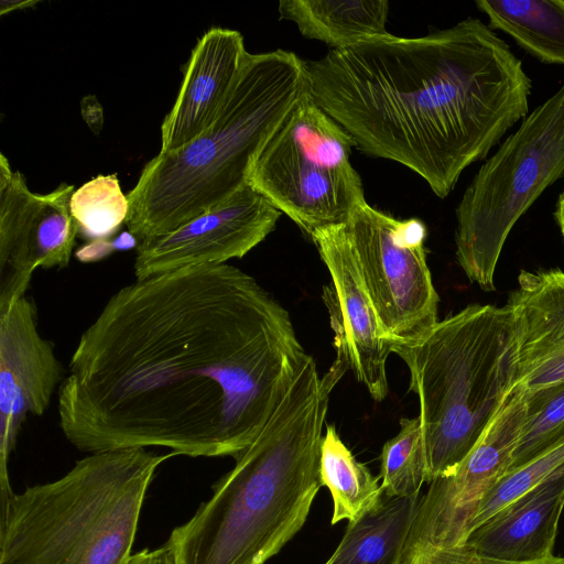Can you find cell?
Listing matches in <instances>:
<instances>
[{
	"label": "cell",
	"mask_w": 564,
	"mask_h": 564,
	"mask_svg": "<svg viewBox=\"0 0 564 564\" xmlns=\"http://www.w3.org/2000/svg\"><path fill=\"white\" fill-rule=\"evenodd\" d=\"M400 432L384 443L380 455L381 488L388 497H411L429 482L420 416L400 420Z\"/></svg>",
	"instance_id": "7402d4cb"
},
{
	"label": "cell",
	"mask_w": 564,
	"mask_h": 564,
	"mask_svg": "<svg viewBox=\"0 0 564 564\" xmlns=\"http://www.w3.org/2000/svg\"><path fill=\"white\" fill-rule=\"evenodd\" d=\"M34 4V1H2L1 2V14L9 12L18 8H24Z\"/></svg>",
	"instance_id": "4dcf8cb0"
},
{
	"label": "cell",
	"mask_w": 564,
	"mask_h": 564,
	"mask_svg": "<svg viewBox=\"0 0 564 564\" xmlns=\"http://www.w3.org/2000/svg\"><path fill=\"white\" fill-rule=\"evenodd\" d=\"M564 508V467L530 488L474 529L462 546L475 555L508 562L553 556Z\"/></svg>",
	"instance_id": "e0dca14e"
},
{
	"label": "cell",
	"mask_w": 564,
	"mask_h": 564,
	"mask_svg": "<svg viewBox=\"0 0 564 564\" xmlns=\"http://www.w3.org/2000/svg\"><path fill=\"white\" fill-rule=\"evenodd\" d=\"M420 402L429 484L471 452L517 381L518 334L506 304H471L420 339L391 343Z\"/></svg>",
	"instance_id": "8992f818"
},
{
	"label": "cell",
	"mask_w": 564,
	"mask_h": 564,
	"mask_svg": "<svg viewBox=\"0 0 564 564\" xmlns=\"http://www.w3.org/2000/svg\"><path fill=\"white\" fill-rule=\"evenodd\" d=\"M422 496L388 497L348 522L333 555L324 564H402L404 549Z\"/></svg>",
	"instance_id": "d6986e66"
},
{
	"label": "cell",
	"mask_w": 564,
	"mask_h": 564,
	"mask_svg": "<svg viewBox=\"0 0 564 564\" xmlns=\"http://www.w3.org/2000/svg\"><path fill=\"white\" fill-rule=\"evenodd\" d=\"M554 218L558 225L560 231L564 240V189L560 194L554 212Z\"/></svg>",
	"instance_id": "f546056e"
},
{
	"label": "cell",
	"mask_w": 564,
	"mask_h": 564,
	"mask_svg": "<svg viewBox=\"0 0 564 564\" xmlns=\"http://www.w3.org/2000/svg\"><path fill=\"white\" fill-rule=\"evenodd\" d=\"M491 30L510 35L530 55L545 64L564 65L563 0H477Z\"/></svg>",
	"instance_id": "ffe728a7"
},
{
	"label": "cell",
	"mask_w": 564,
	"mask_h": 564,
	"mask_svg": "<svg viewBox=\"0 0 564 564\" xmlns=\"http://www.w3.org/2000/svg\"><path fill=\"white\" fill-rule=\"evenodd\" d=\"M281 214L247 183L175 230L139 241L133 265L135 280L242 258L274 229Z\"/></svg>",
	"instance_id": "7c38bea8"
},
{
	"label": "cell",
	"mask_w": 564,
	"mask_h": 564,
	"mask_svg": "<svg viewBox=\"0 0 564 564\" xmlns=\"http://www.w3.org/2000/svg\"><path fill=\"white\" fill-rule=\"evenodd\" d=\"M333 384L307 356L256 440L170 534L178 564H265L302 529L322 487Z\"/></svg>",
	"instance_id": "3957f363"
},
{
	"label": "cell",
	"mask_w": 564,
	"mask_h": 564,
	"mask_svg": "<svg viewBox=\"0 0 564 564\" xmlns=\"http://www.w3.org/2000/svg\"><path fill=\"white\" fill-rule=\"evenodd\" d=\"M311 238L332 279L330 288L324 289L337 349L330 370L341 377L350 368L372 399L382 401L388 394L386 365L391 343L382 336L344 229L335 225L315 231Z\"/></svg>",
	"instance_id": "4fadbf2b"
},
{
	"label": "cell",
	"mask_w": 564,
	"mask_h": 564,
	"mask_svg": "<svg viewBox=\"0 0 564 564\" xmlns=\"http://www.w3.org/2000/svg\"><path fill=\"white\" fill-rule=\"evenodd\" d=\"M507 304L518 334L514 387L532 392L564 381V271H521Z\"/></svg>",
	"instance_id": "2e32d148"
},
{
	"label": "cell",
	"mask_w": 564,
	"mask_h": 564,
	"mask_svg": "<svg viewBox=\"0 0 564 564\" xmlns=\"http://www.w3.org/2000/svg\"><path fill=\"white\" fill-rule=\"evenodd\" d=\"M348 132L306 91L264 145L248 183L302 230L345 223L366 202Z\"/></svg>",
	"instance_id": "ba28073f"
},
{
	"label": "cell",
	"mask_w": 564,
	"mask_h": 564,
	"mask_svg": "<svg viewBox=\"0 0 564 564\" xmlns=\"http://www.w3.org/2000/svg\"><path fill=\"white\" fill-rule=\"evenodd\" d=\"M321 485L328 488L334 503L332 524L360 518L381 499L379 478L358 462L334 425H327L319 459Z\"/></svg>",
	"instance_id": "44dd1931"
},
{
	"label": "cell",
	"mask_w": 564,
	"mask_h": 564,
	"mask_svg": "<svg viewBox=\"0 0 564 564\" xmlns=\"http://www.w3.org/2000/svg\"><path fill=\"white\" fill-rule=\"evenodd\" d=\"M525 410V391L514 387L471 452L453 471L430 482L421 498L402 564H409L423 551L464 543L482 499L510 469Z\"/></svg>",
	"instance_id": "30bf717a"
},
{
	"label": "cell",
	"mask_w": 564,
	"mask_h": 564,
	"mask_svg": "<svg viewBox=\"0 0 564 564\" xmlns=\"http://www.w3.org/2000/svg\"><path fill=\"white\" fill-rule=\"evenodd\" d=\"M280 18L296 24L306 39L333 50L389 35L386 0H281Z\"/></svg>",
	"instance_id": "ac0fdd59"
},
{
	"label": "cell",
	"mask_w": 564,
	"mask_h": 564,
	"mask_svg": "<svg viewBox=\"0 0 564 564\" xmlns=\"http://www.w3.org/2000/svg\"><path fill=\"white\" fill-rule=\"evenodd\" d=\"M306 89L305 61L295 53H249L209 128L145 164L127 194L128 230L139 241L164 235L234 195Z\"/></svg>",
	"instance_id": "277c9868"
},
{
	"label": "cell",
	"mask_w": 564,
	"mask_h": 564,
	"mask_svg": "<svg viewBox=\"0 0 564 564\" xmlns=\"http://www.w3.org/2000/svg\"><path fill=\"white\" fill-rule=\"evenodd\" d=\"M389 343H412L437 324L438 295L417 218L398 219L365 202L340 224Z\"/></svg>",
	"instance_id": "9c48e42d"
},
{
	"label": "cell",
	"mask_w": 564,
	"mask_h": 564,
	"mask_svg": "<svg viewBox=\"0 0 564 564\" xmlns=\"http://www.w3.org/2000/svg\"><path fill=\"white\" fill-rule=\"evenodd\" d=\"M129 202L116 174L98 175L74 191L70 214L79 234L94 240L108 238L128 218Z\"/></svg>",
	"instance_id": "cb8c5ba5"
},
{
	"label": "cell",
	"mask_w": 564,
	"mask_h": 564,
	"mask_svg": "<svg viewBox=\"0 0 564 564\" xmlns=\"http://www.w3.org/2000/svg\"><path fill=\"white\" fill-rule=\"evenodd\" d=\"M409 564H564V557L553 555L536 562H508L475 555L459 545L451 549L423 551L415 555Z\"/></svg>",
	"instance_id": "484cf974"
},
{
	"label": "cell",
	"mask_w": 564,
	"mask_h": 564,
	"mask_svg": "<svg viewBox=\"0 0 564 564\" xmlns=\"http://www.w3.org/2000/svg\"><path fill=\"white\" fill-rule=\"evenodd\" d=\"M64 379L53 343L39 333L35 304L24 295L0 311L1 500L13 494L8 460L22 423L46 411Z\"/></svg>",
	"instance_id": "5bb4252c"
},
{
	"label": "cell",
	"mask_w": 564,
	"mask_h": 564,
	"mask_svg": "<svg viewBox=\"0 0 564 564\" xmlns=\"http://www.w3.org/2000/svg\"><path fill=\"white\" fill-rule=\"evenodd\" d=\"M307 356L289 312L234 265L135 280L82 334L58 388L59 426L89 454L158 446L235 458Z\"/></svg>",
	"instance_id": "6da1fadb"
},
{
	"label": "cell",
	"mask_w": 564,
	"mask_h": 564,
	"mask_svg": "<svg viewBox=\"0 0 564 564\" xmlns=\"http://www.w3.org/2000/svg\"><path fill=\"white\" fill-rule=\"evenodd\" d=\"M174 453H90L1 501L0 564H124L159 466Z\"/></svg>",
	"instance_id": "5b68a950"
},
{
	"label": "cell",
	"mask_w": 564,
	"mask_h": 564,
	"mask_svg": "<svg viewBox=\"0 0 564 564\" xmlns=\"http://www.w3.org/2000/svg\"><path fill=\"white\" fill-rule=\"evenodd\" d=\"M74 186L36 194L0 154V311L25 295L37 268L68 265L78 225L70 214Z\"/></svg>",
	"instance_id": "8fae6325"
},
{
	"label": "cell",
	"mask_w": 564,
	"mask_h": 564,
	"mask_svg": "<svg viewBox=\"0 0 564 564\" xmlns=\"http://www.w3.org/2000/svg\"><path fill=\"white\" fill-rule=\"evenodd\" d=\"M562 467H564V440L525 465L508 471L482 499L470 522L467 535L498 510Z\"/></svg>",
	"instance_id": "d4e9b609"
},
{
	"label": "cell",
	"mask_w": 564,
	"mask_h": 564,
	"mask_svg": "<svg viewBox=\"0 0 564 564\" xmlns=\"http://www.w3.org/2000/svg\"><path fill=\"white\" fill-rule=\"evenodd\" d=\"M307 91L355 147L395 161L445 198L529 109L532 83L479 19L389 34L305 62Z\"/></svg>",
	"instance_id": "7a4b0ae2"
},
{
	"label": "cell",
	"mask_w": 564,
	"mask_h": 564,
	"mask_svg": "<svg viewBox=\"0 0 564 564\" xmlns=\"http://www.w3.org/2000/svg\"><path fill=\"white\" fill-rule=\"evenodd\" d=\"M139 240L130 232L123 231L115 239L99 238L90 240L75 252L78 261L84 263L96 262L108 256L113 251H124L138 247Z\"/></svg>",
	"instance_id": "4316f807"
},
{
	"label": "cell",
	"mask_w": 564,
	"mask_h": 564,
	"mask_svg": "<svg viewBox=\"0 0 564 564\" xmlns=\"http://www.w3.org/2000/svg\"><path fill=\"white\" fill-rule=\"evenodd\" d=\"M249 52L240 32L212 28L194 46L176 100L161 127V150L171 152L199 137L231 94Z\"/></svg>",
	"instance_id": "9a60e30c"
},
{
	"label": "cell",
	"mask_w": 564,
	"mask_h": 564,
	"mask_svg": "<svg viewBox=\"0 0 564 564\" xmlns=\"http://www.w3.org/2000/svg\"><path fill=\"white\" fill-rule=\"evenodd\" d=\"M564 176V84L525 117L474 176L456 207L457 262L481 290L519 218Z\"/></svg>",
	"instance_id": "52a82bcc"
},
{
	"label": "cell",
	"mask_w": 564,
	"mask_h": 564,
	"mask_svg": "<svg viewBox=\"0 0 564 564\" xmlns=\"http://www.w3.org/2000/svg\"><path fill=\"white\" fill-rule=\"evenodd\" d=\"M84 100L87 102V105L84 101L82 102L83 116L90 128L95 132H98L102 124V112L100 105L93 96H87L84 98Z\"/></svg>",
	"instance_id": "f1b7e54d"
},
{
	"label": "cell",
	"mask_w": 564,
	"mask_h": 564,
	"mask_svg": "<svg viewBox=\"0 0 564 564\" xmlns=\"http://www.w3.org/2000/svg\"><path fill=\"white\" fill-rule=\"evenodd\" d=\"M525 419L512 453L519 468L564 440V381L525 392Z\"/></svg>",
	"instance_id": "603a6c76"
},
{
	"label": "cell",
	"mask_w": 564,
	"mask_h": 564,
	"mask_svg": "<svg viewBox=\"0 0 564 564\" xmlns=\"http://www.w3.org/2000/svg\"><path fill=\"white\" fill-rule=\"evenodd\" d=\"M124 564H178L175 547L170 539L156 549H144L132 554Z\"/></svg>",
	"instance_id": "83f0119b"
}]
</instances>
